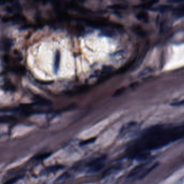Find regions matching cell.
I'll use <instances>...</instances> for the list:
<instances>
[{
  "mask_svg": "<svg viewBox=\"0 0 184 184\" xmlns=\"http://www.w3.org/2000/svg\"><path fill=\"white\" fill-rule=\"evenodd\" d=\"M69 176V174L67 173H64L61 176H60L59 178L57 179V181H61V180H63L64 179H66Z\"/></svg>",
  "mask_w": 184,
  "mask_h": 184,
  "instance_id": "cell-13",
  "label": "cell"
},
{
  "mask_svg": "<svg viewBox=\"0 0 184 184\" xmlns=\"http://www.w3.org/2000/svg\"><path fill=\"white\" fill-rule=\"evenodd\" d=\"M184 127H165L158 125L147 131L142 138L131 147L130 155H136L143 152L156 149L183 138Z\"/></svg>",
  "mask_w": 184,
  "mask_h": 184,
  "instance_id": "cell-1",
  "label": "cell"
},
{
  "mask_svg": "<svg viewBox=\"0 0 184 184\" xmlns=\"http://www.w3.org/2000/svg\"><path fill=\"white\" fill-rule=\"evenodd\" d=\"M158 165V164L157 163L154 164L153 165H152L151 166H150V168H147L145 171L142 173V174L140 177V178L142 179V178H144L145 177H146L147 174H149L151 172H152L153 170H155V168L157 167Z\"/></svg>",
  "mask_w": 184,
  "mask_h": 184,
  "instance_id": "cell-7",
  "label": "cell"
},
{
  "mask_svg": "<svg viewBox=\"0 0 184 184\" xmlns=\"http://www.w3.org/2000/svg\"><path fill=\"white\" fill-rule=\"evenodd\" d=\"M124 91V89L123 88H121L120 89H118V90L116 91V92L114 93V96H119V95L121 94Z\"/></svg>",
  "mask_w": 184,
  "mask_h": 184,
  "instance_id": "cell-14",
  "label": "cell"
},
{
  "mask_svg": "<svg viewBox=\"0 0 184 184\" xmlns=\"http://www.w3.org/2000/svg\"><path fill=\"white\" fill-rule=\"evenodd\" d=\"M181 1H168V2H170V3H178V2H180Z\"/></svg>",
  "mask_w": 184,
  "mask_h": 184,
  "instance_id": "cell-16",
  "label": "cell"
},
{
  "mask_svg": "<svg viewBox=\"0 0 184 184\" xmlns=\"http://www.w3.org/2000/svg\"><path fill=\"white\" fill-rule=\"evenodd\" d=\"M50 155V153H45L43 154H41V155H38L35 156L34 157V159L36 160H44V159L48 158Z\"/></svg>",
  "mask_w": 184,
  "mask_h": 184,
  "instance_id": "cell-8",
  "label": "cell"
},
{
  "mask_svg": "<svg viewBox=\"0 0 184 184\" xmlns=\"http://www.w3.org/2000/svg\"><path fill=\"white\" fill-rule=\"evenodd\" d=\"M106 156L103 155L93 159L88 164V173L93 174L100 172L104 167V162Z\"/></svg>",
  "mask_w": 184,
  "mask_h": 184,
  "instance_id": "cell-2",
  "label": "cell"
},
{
  "mask_svg": "<svg viewBox=\"0 0 184 184\" xmlns=\"http://www.w3.org/2000/svg\"><path fill=\"white\" fill-rule=\"evenodd\" d=\"M171 5H161L155 7V9H153V10L156 12H164L168 11L172 8Z\"/></svg>",
  "mask_w": 184,
  "mask_h": 184,
  "instance_id": "cell-6",
  "label": "cell"
},
{
  "mask_svg": "<svg viewBox=\"0 0 184 184\" xmlns=\"http://www.w3.org/2000/svg\"><path fill=\"white\" fill-rule=\"evenodd\" d=\"M175 16L177 17H180L183 16V13L184 10L183 8L178 9L176 11H175Z\"/></svg>",
  "mask_w": 184,
  "mask_h": 184,
  "instance_id": "cell-12",
  "label": "cell"
},
{
  "mask_svg": "<svg viewBox=\"0 0 184 184\" xmlns=\"http://www.w3.org/2000/svg\"><path fill=\"white\" fill-rule=\"evenodd\" d=\"M146 165H147V163L142 164L139 165L137 166L136 167H134V168L128 174V177L131 178L138 175V174H139L144 169Z\"/></svg>",
  "mask_w": 184,
  "mask_h": 184,
  "instance_id": "cell-3",
  "label": "cell"
},
{
  "mask_svg": "<svg viewBox=\"0 0 184 184\" xmlns=\"http://www.w3.org/2000/svg\"><path fill=\"white\" fill-rule=\"evenodd\" d=\"M184 104V100H182L181 101H178V102H174V103H172L171 105L172 106H181V105H183Z\"/></svg>",
  "mask_w": 184,
  "mask_h": 184,
  "instance_id": "cell-15",
  "label": "cell"
},
{
  "mask_svg": "<svg viewBox=\"0 0 184 184\" xmlns=\"http://www.w3.org/2000/svg\"><path fill=\"white\" fill-rule=\"evenodd\" d=\"M110 8L113 9H124L126 8V6L123 4H115L111 6Z\"/></svg>",
  "mask_w": 184,
  "mask_h": 184,
  "instance_id": "cell-11",
  "label": "cell"
},
{
  "mask_svg": "<svg viewBox=\"0 0 184 184\" xmlns=\"http://www.w3.org/2000/svg\"><path fill=\"white\" fill-rule=\"evenodd\" d=\"M22 176H17L13 178L9 179V180L7 181L5 183H4L3 184H15L16 182H17L19 180H20L22 178Z\"/></svg>",
  "mask_w": 184,
  "mask_h": 184,
  "instance_id": "cell-9",
  "label": "cell"
},
{
  "mask_svg": "<svg viewBox=\"0 0 184 184\" xmlns=\"http://www.w3.org/2000/svg\"><path fill=\"white\" fill-rule=\"evenodd\" d=\"M94 141H95V139L94 138H91V139H88V140H83V141L81 142H80V146L87 145L92 143Z\"/></svg>",
  "mask_w": 184,
  "mask_h": 184,
  "instance_id": "cell-10",
  "label": "cell"
},
{
  "mask_svg": "<svg viewBox=\"0 0 184 184\" xmlns=\"http://www.w3.org/2000/svg\"><path fill=\"white\" fill-rule=\"evenodd\" d=\"M63 168H64V166L63 165H54V166L46 167V168L44 170V172L46 173H52V172H54L58 171Z\"/></svg>",
  "mask_w": 184,
  "mask_h": 184,
  "instance_id": "cell-4",
  "label": "cell"
},
{
  "mask_svg": "<svg viewBox=\"0 0 184 184\" xmlns=\"http://www.w3.org/2000/svg\"><path fill=\"white\" fill-rule=\"evenodd\" d=\"M137 18L140 20V21H142L144 22H147L149 21V15H147V14L144 12H139L137 14Z\"/></svg>",
  "mask_w": 184,
  "mask_h": 184,
  "instance_id": "cell-5",
  "label": "cell"
}]
</instances>
